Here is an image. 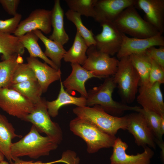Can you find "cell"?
Wrapping results in <instances>:
<instances>
[{
    "mask_svg": "<svg viewBox=\"0 0 164 164\" xmlns=\"http://www.w3.org/2000/svg\"><path fill=\"white\" fill-rule=\"evenodd\" d=\"M39 133L32 125L26 135L18 142L12 143L10 153L13 160L23 156L37 159L48 155L51 151L57 148L58 144L53 139L47 136H43Z\"/></svg>",
    "mask_w": 164,
    "mask_h": 164,
    "instance_id": "obj_1",
    "label": "cell"
},
{
    "mask_svg": "<svg viewBox=\"0 0 164 164\" xmlns=\"http://www.w3.org/2000/svg\"><path fill=\"white\" fill-rule=\"evenodd\" d=\"M73 112L77 117L94 125L103 132L115 136L120 129H127V115L119 117L111 115L101 106H85L75 108Z\"/></svg>",
    "mask_w": 164,
    "mask_h": 164,
    "instance_id": "obj_2",
    "label": "cell"
},
{
    "mask_svg": "<svg viewBox=\"0 0 164 164\" xmlns=\"http://www.w3.org/2000/svg\"><path fill=\"white\" fill-rule=\"evenodd\" d=\"M116 87L113 77L106 78L102 84L87 92L86 106L99 105L107 113L114 116L121 115L126 111L136 112L139 107L129 106L113 99L112 93Z\"/></svg>",
    "mask_w": 164,
    "mask_h": 164,
    "instance_id": "obj_3",
    "label": "cell"
},
{
    "mask_svg": "<svg viewBox=\"0 0 164 164\" xmlns=\"http://www.w3.org/2000/svg\"><path fill=\"white\" fill-rule=\"evenodd\" d=\"M69 127L73 134L85 142L87 152L90 154L95 153L101 149L112 147L116 138L78 117L70 121Z\"/></svg>",
    "mask_w": 164,
    "mask_h": 164,
    "instance_id": "obj_4",
    "label": "cell"
},
{
    "mask_svg": "<svg viewBox=\"0 0 164 164\" xmlns=\"http://www.w3.org/2000/svg\"><path fill=\"white\" fill-rule=\"evenodd\" d=\"M113 22L121 33L134 38H148L160 33L141 17L134 6L125 9Z\"/></svg>",
    "mask_w": 164,
    "mask_h": 164,
    "instance_id": "obj_5",
    "label": "cell"
},
{
    "mask_svg": "<svg viewBox=\"0 0 164 164\" xmlns=\"http://www.w3.org/2000/svg\"><path fill=\"white\" fill-rule=\"evenodd\" d=\"M114 81L117 86L123 102L130 103L135 100L138 91L140 78L133 66L129 56L119 60Z\"/></svg>",
    "mask_w": 164,
    "mask_h": 164,
    "instance_id": "obj_6",
    "label": "cell"
},
{
    "mask_svg": "<svg viewBox=\"0 0 164 164\" xmlns=\"http://www.w3.org/2000/svg\"><path fill=\"white\" fill-rule=\"evenodd\" d=\"M50 117L46 101L42 98L35 104L33 110L26 116L24 121L32 123L39 132L45 133L59 144L63 140V132L59 124L53 121Z\"/></svg>",
    "mask_w": 164,
    "mask_h": 164,
    "instance_id": "obj_7",
    "label": "cell"
},
{
    "mask_svg": "<svg viewBox=\"0 0 164 164\" xmlns=\"http://www.w3.org/2000/svg\"><path fill=\"white\" fill-rule=\"evenodd\" d=\"M34 105L30 100L12 88L0 89V108L10 115L24 121Z\"/></svg>",
    "mask_w": 164,
    "mask_h": 164,
    "instance_id": "obj_8",
    "label": "cell"
},
{
    "mask_svg": "<svg viewBox=\"0 0 164 164\" xmlns=\"http://www.w3.org/2000/svg\"><path fill=\"white\" fill-rule=\"evenodd\" d=\"M87 55V58L82 67L97 78H106L115 74L118 60L99 51L94 45L88 47Z\"/></svg>",
    "mask_w": 164,
    "mask_h": 164,
    "instance_id": "obj_9",
    "label": "cell"
},
{
    "mask_svg": "<svg viewBox=\"0 0 164 164\" xmlns=\"http://www.w3.org/2000/svg\"><path fill=\"white\" fill-rule=\"evenodd\" d=\"M100 24L102 30L94 36L95 47L99 51L110 56L117 54L122 44V33L113 22H106Z\"/></svg>",
    "mask_w": 164,
    "mask_h": 164,
    "instance_id": "obj_10",
    "label": "cell"
},
{
    "mask_svg": "<svg viewBox=\"0 0 164 164\" xmlns=\"http://www.w3.org/2000/svg\"><path fill=\"white\" fill-rule=\"evenodd\" d=\"M127 117L126 130L133 135L135 143L143 148L148 146L155 149V137L143 115L136 112L127 115Z\"/></svg>",
    "mask_w": 164,
    "mask_h": 164,
    "instance_id": "obj_11",
    "label": "cell"
},
{
    "mask_svg": "<svg viewBox=\"0 0 164 164\" xmlns=\"http://www.w3.org/2000/svg\"><path fill=\"white\" fill-rule=\"evenodd\" d=\"M51 10L37 9L32 11L26 19L21 21L14 35L19 37L26 33L39 30L46 34L52 30Z\"/></svg>",
    "mask_w": 164,
    "mask_h": 164,
    "instance_id": "obj_12",
    "label": "cell"
},
{
    "mask_svg": "<svg viewBox=\"0 0 164 164\" xmlns=\"http://www.w3.org/2000/svg\"><path fill=\"white\" fill-rule=\"evenodd\" d=\"M128 147L127 144L121 138H116L112 147L110 164H150L154 154L151 148L146 146L142 153L130 155L126 152Z\"/></svg>",
    "mask_w": 164,
    "mask_h": 164,
    "instance_id": "obj_13",
    "label": "cell"
},
{
    "mask_svg": "<svg viewBox=\"0 0 164 164\" xmlns=\"http://www.w3.org/2000/svg\"><path fill=\"white\" fill-rule=\"evenodd\" d=\"M136 0H97L94 18L100 24L113 21L126 9L135 6Z\"/></svg>",
    "mask_w": 164,
    "mask_h": 164,
    "instance_id": "obj_14",
    "label": "cell"
},
{
    "mask_svg": "<svg viewBox=\"0 0 164 164\" xmlns=\"http://www.w3.org/2000/svg\"><path fill=\"white\" fill-rule=\"evenodd\" d=\"M162 35L159 33L151 37L141 39L129 37L122 33V43L117 54V58L120 59L132 54L143 53L152 46H164V38Z\"/></svg>",
    "mask_w": 164,
    "mask_h": 164,
    "instance_id": "obj_15",
    "label": "cell"
},
{
    "mask_svg": "<svg viewBox=\"0 0 164 164\" xmlns=\"http://www.w3.org/2000/svg\"><path fill=\"white\" fill-rule=\"evenodd\" d=\"M161 84L156 83L150 87L140 86L138 103L147 110L164 115V102Z\"/></svg>",
    "mask_w": 164,
    "mask_h": 164,
    "instance_id": "obj_16",
    "label": "cell"
},
{
    "mask_svg": "<svg viewBox=\"0 0 164 164\" xmlns=\"http://www.w3.org/2000/svg\"><path fill=\"white\" fill-rule=\"evenodd\" d=\"M142 10L146 21L162 34L164 32V0H136L134 6Z\"/></svg>",
    "mask_w": 164,
    "mask_h": 164,
    "instance_id": "obj_17",
    "label": "cell"
},
{
    "mask_svg": "<svg viewBox=\"0 0 164 164\" xmlns=\"http://www.w3.org/2000/svg\"><path fill=\"white\" fill-rule=\"evenodd\" d=\"M26 60L33 71L43 93L47 91L51 83L60 79L62 73L60 69H55L36 58L29 56L27 57Z\"/></svg>",
    "mask_w": 164,
    "mask_h": 164,
    "instance_id": "obj_18",
    "label": "cell"
},
{
    "mask_svg": "<svg viewBox=\"0 0 164 164\" xmlns=\"http://www.w3.org/2000/svg\"><path fill=\"white\" fill-rule=\"evenodd\" d=\"M70 64L71 72L68 77L62 82L64 87L69 94L74 91H76L81 94V96L87 98V92L85 88V83L90 79L97 77L79 64Z\"/></svg>",
    "mask_w": 164,
    "mask_h": 164,
    "instance_id": "obj_19",
    "label": "cell"
},
{
    "mask_svg": "<svg viewBox=\"0 0 164 164\" xmlns=\"http://www.w3.org/2000/svg\"><path fill=\"white\" fill-rule=\"evenodd\" d=\"M51 11V24L53 31L49 38L63 46L68 42L69 38L64 29V12L59 0L54 1Z\"/></svg>",
    "mask_w": 164,
    "mask_h": 164,
    "instance_id": "obj_20",
    "label": "cell"
},
{
    "mask_svg": "<svg viewBox=\"0 0 164 164\" xmlns=\"http://www.w3.org/2000/svg\"><path fill=\"white\" fill-rule=\"evenodd\" d=\"M86 98L82 96L75 97L67 93L61 80L60 91L57 98L52 101H46L48 112L50 116L53 118L58 115L59 109L63 106L71 104L82 107L86 106Z\"/></svg>",
    "mask_w": 164,
    "mask_h": 164,
    "instance_id": "obj_21",
    "label": "cell"
},
{
    "mask_svg": "<svg viewBox=\"0 0 164 164\" xmlns=\"http://www.w3.org/2000/svg\"><path fill=\"white\" fill-rule=\"evenodd\" d=\"M12 125L0 112V151L10 162L13 160L10 153L12 140L22 136L16 134Z\"/></svg>",
    "mask_w": 164,
    "mask_h": 164,
    "instance_id": "obj_22",
    "label": "cell"
},
{
    "mask_svg": "<svg viewBox=\"0 0 164 164\" xmlns=\"http://www.w3.org/2000/svg\"><path fill=\"white\" fill-rule=\"evenodd\" d=\"M88 47L83 38L77 31L72 46L64 55V61L83 66L87 58V52Z\"/></svg>",
    "mask_w": 164,
    "mask_h": 164,
    "instance_id": "obj_23",
    "label": "cell"
},
{
    "mask_svg": "<svg viewBox=\"0 0 164 164\" xmlns=\"http://www.w3.org/2000/svg\"><path fill=\"white\" fill-rule=\"evenodd\" d=\"M25 48L19 37L11 34L0 32V54L2 60L7 59L12 55H23Z\"/></svg>",
    "mask_w": 164,
    "mask_h": 164,
    "instance_id": "obj_24",
    "label": "cell"
},
{
    "mask_svg": "<svg viewBox=\"0 0 164 164\" xmlns=\"http://www.w3.org/2000/svg\"><path fill=\"white\" fill-rule=\"evenodd\" d=\"M19 37L24 48L29 53L30 56L39 57L52 67L56 69H59L45 55L38 44L39 38L33 31L28 32Z\"/></svg>",
    "mask_w": 164,
    "mask_h": 164,
    "instance_id": "obj_25",
    "label": "cell"
},
{
    "mask_svg": "<svg viewBox=\"0 0 164 164\" xmlns=\"http://www.w3.org/2000/svg\"><path fill=\"white\" fill-rule=\"evenodd\" d=\"M44 44L45 50V55L59 69L61 65V61L67 52L63 46L50 39L46 36L39 30L33 31Z\"/></svg>",
    "mask_w": 164,
    "mask_h": 164,
    "instance_id": "obj_26",
    "label": "cell"
},
{
    "mask_svg": "<svg viewBox=\"0 0 164 164\" xmlns=\"http://www.w3.org/2000/svg\"><path fill=\"white\" fill-rule=\"evenodd\" d=\"M131 63L140 78L139 85L149 87V76L151 67V60L145 52L129 56Z\"/></svg>",
    "mask_w": 164,
    "mask_h": 164,
    "instance_id": "obj_27",
    "label": "cell"
},
{
    "mask_svg": "<svg viewBox=\"0 0 164 164\" xmlns=\"http://www.w3.org/2000/svg\"><path fill=\"white\" fill-rule=\"evenodd\" d=\"M9 88L16 91L34 104L42 98L41 96L43 92L37 80H29L13 84Z\"/></svg>",
    "mask_w": 164,
    "mask_h": 164,
    "instance_id": "obj_28",
    "label": "cell"
},
{
    "mask_svg": "<svg viewBox=\"0 0 164 164\" xmlns=\"http://www.w3.org/2000/svg\"><path fill=\"white\" fill-rule=\"evenodd\" d=\"M18 55L14 54L0 62V89L10 87L13 73L18 65L16 62Z\"/></svg>",
    "mask_w": 164,
    "mask_h": 164,
    "instance_id": "obj_29",
    "label": "cell"
},
{
    "mask_svg": "<svg viewBox=\"0 0 164 164\" xmlns=\"http://www.w3.org/2000/svg\"><path fill=\"white\" fill-rule=\"evenodd\" d=\"M65 15L67 19L75 26L77 31L83 38L88 46H95L96 42L92 31L88 29L84 25L81 19V15L70 9L66 12Z\"/></svg>",
    "mask_w": 164,
    "mask_h": 164,
    "instance_id": "obj_30",
    "label": "cell"
},
{
    "mask_svg": "<svg viewBox=\"0 0 164 164\" xmlns=\"http://www.w3.org/2000/svg\"><path fill=\"white\" fill-rule=\"evenodd\" d=\"M97 0H66L70 10L81 15L93 18L95 15L94 6Z\"/></svg>",
    "mask_w": 164,
    "mask_h": 164,
    "instance_id": "obj_31",
    "label": "cell"
},
{
    "mask_svg": "<svg viewBox=\"0 0 164 164\" xmlns=\"http://www.w3.org/2000/svg\"><path fill=\"white\" fill-rule=\"evenodd\" d=\"M137 112L141 113L144 117L155 137V141H163V135L161 134L160 129V124L162 116L140 107L137 109Z\"/></svg>",
    "mask_w": 164,
    "mask_h": 164,
    "instance_id": "obj_32",
    "label": "cell"
},
{
    "mask_svg": "<svg viewBox=\"0 0 164 164\" xmlns=\"http://www.w3.org/2000/svg\"><path fill=\"white\" fill-rule=\"evenodd\" d=\"M32 80L37 79L33 71L28 64L27 63L18 64L13 73L11 85Z\"/></svg>",
    "mask_w": 164,
    "mask_h": 164,
    "instance_id": "obj_33",
    "label": "cell"
},
{
    "mask_svg": "<svg viewBox=\"0 0 164 164\" xmlns=\"http://www.w3.org/2000/svg\"><path fill=\"white\" fill-rule=\"evenodd\" d=\"M22 17L21 14L18 13L9 19L5 20L0 19V32L9 34L14 33Z\"/></svg>",
    "mask_w": 164,
    "mask_h": 164,
    "instance_id": "obj_34",
    "label": "cell"
},
{
    "mask_svg": "<svg viewBox=\"0 0 164 164\" xmlns=\"http://www.w3.org/2000/svg\"><path fill=\"white\" fill-rule=\"evenodd\" d=\"M151 67L149 76V86L150 87L156 83H164V68L150 59Z\"/></svg>",
    "mask_w": 164,
    "mask_h": 164,
    "instance_id": "obj_35",
    "label": "cell"
},
{
    "mask_svg": "<svg viewBox=\"0 0 164 164\" xmlns=\"http://www.w3.org/2000/svg\"><path fill=\"white\" fill-rule=\"evenodd\" d=\"M145 53L149 58L164 68V46L157 48L152 46L148 49Z\"/></svg>",
    "mask_w": 164,
    "mask_h": 164,
    "instance_id": "obj_36",
    "label": "cell"
},
{
    "mask_svg": "<svg viewBox=\"0 0 164 164\" xmlns=\"http://www.w3.org/2000/svg\"><path fill=\"white\" fill-rule=\"evenodd\" d=\"M20 2L19 0H0V3L9 14L14 16L18 13L17 9Z\"/></svg>",
    "mask_w": 164,
    "mask_h": 164,
    "instance_id": "obj_37",
    "label": "cell"
},
{
    "mask_svg": "<svg viewBox=\"0 0 164 164\" xmlns=\"http://www.w3.org/2000/svg\"><path fill=\"white\" fill-rule=\"evenodd\" d=\"M58 163H67V159L64 156H61V158L58 160L50 162H43L41 161L34 162L32 161H26L20 159L19 158H15L13 161L10 162V164H54Z\"/></svg>",
    "mask_w": 164,
    "mask_h": 164,
    "instance_id": "obj_38",
    "label": "cell"
},
{
    "mask_svg": "<svg viewBox=\"0 0 164 164\" xmlns=\"http://www.w3.org/2000/svg\"><path fill=\"white\" fill-rule=\"evenodd\" d=\"M160 129L162 135L164 134V115L162 116L160 124Z\"/></svg>",
    "mask_w": 164,
    "mask_h": 164,
    "instance_id": "obj_39",
    "label": "cell"
},
{
    "mask_svg": "<svg viewBox=\"0 0 164 164\" xmlns=\"http://www.w3.org/2000/svg\"><path fill=\"white\" fill-rule=\"evenodd\" d=\"M16 62L18 64L23 63V59L21 56L18 54L16 58Z\"/></svg>",
    "mask_w": 164,
    "mask_h": 164,
    "instance_id": "obj_40",
    "label": "cell"
},
{
    "mask_svg": "<svg viewBox=\"0 0 164 164\" xmlns=\"http://www.w3.org/2000/svg\"><path fill=\"white\" fill-rule=\"evenodd\" d=\"M5 157L3 154L0 151V161L4 160Z\"/></svg>",
    "mask_w": 164,
    "mask_h": 164,
    "instance_id": "obj_41",
    "label": "cell"
},
{
    "mask_svg": "<svg viewBox=\"0 0 164 164\" xmlns=\"http://www.w3.org/2000/svg\"><path fill=\"white\" fill-rule=\"evenodd\" d=\"M0 164H9L7 162L4 160L0 161Z\"/></svg>",
    "mask_w": 164,
    "mask_h": 164,
    "instance_id": "obj_42",
    "label": "cell"
}]
</instances>
